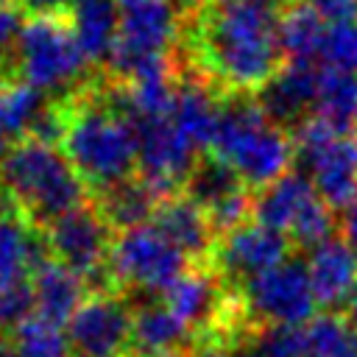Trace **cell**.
I'll list each match as a JSON object with an SVG mask.
<instances>
[{"mask_svg":"<svg viewBox=\"0 0 357 357\" xmlns=\"http://www.w3.org/2000/svg\"><path fill=\"white\" fill-rule=\"evenodd\" d=\"M307 357H357V332L343 315L321 312L304 326Z\"/></svg>","mask_w":357,"mask_h":357,"instance_id":"cell-26","label":"cell"},{"mask_svg":"<svg viewBox=\"0 0 357 357\" xmlns=\"http://www.w3.org/2000/svg\"><path fill=\"white\" fill-rule=\"evenodd\" d=\"M42 231H45L50 257L73 268L75 273H81L89 293H120L109 265L117 231L109 226L95 198L56 218Z\"/></svg>","mask_w":357,"mask_h":357,"instance_id":"cell-6","label":"cell"},{"mask_svg":"<svg viewBox=\"0 0 357 357\" xmlns=\"http://www.w3.org/2000/svg\"><path fill=\"white\" fill-rule=\"evenodd\" d=\"M245 3L259 6V8H268V11H282V8H287L293 0H245Z\"/></svg>","mask_w":357,"mask_h":357,"instance_id":"cell-37","label":"cell"},{"mask_svg":"<svg viewBox=\"0 0 357 357\" xmlns=\"http://www.w3.org/2000/svg\"><path fill=\"white\" fill-rule=\"evenodd\" d=\"M310 282L318 307L343 310L346 301L357 293V254L337 237L312 248L310 259Z\"/></svg>","mask_w":357,"mask_h":357,"instance_id":"cell-17","label":"cell"},{"mask_svg":"<svg viewBox=\"0 0 357 357\" xmlns=\"http://www.w3.org/2000/svg\"><path fill=\"white\" fill-rule=\"evenodd\" d=\"M31 284H33V298H36V315L56 326H67L70 318L75 315V310L89 296L84 276L75 273L73 268L61 265L53 257L45 259L33 271Z\"/></svg>","mask_w":357,"mask_h":357,"instance_id":"cell-18","label":"cell"},{"mask_svg":"<svg viewBox=\"0 0 357 357\" xmlns=\"http://www.w3.org/2000/svg\"><path fill=\"white\" fill-rule=\"evenodd\" d=\"M67 14L86 61L103 67L120 31L117 0H73Z\"/></svg>","mask_w":357,"mask_h":357,"instance_id":"cell-19","label":"cell"},{"mask_svg":"<svg viewBox=\"0 0 357 357\" xmlns=\"http://www.w3.org/2000/svg\"><path fill=\"white\" fill-rule=\"evenodd\" d=\"M153 226L178 251H184L192 265L209 262V254L218 243V234L209 223V215L184 192H176V195L159 201V206L153 212Z\"/></svg>","mask_w":357,"mask_h":357,"instance_id":"cell-15","label":"cell"},{"mask_svg":"<svg viewBox=\"0 0 357 357\" xmlns=\"http://www.w3.org/2000/svg\"><path fill=\"white\" fill-rule=\"evenodd\" d=\"M20 357H75L70 337L61 332V326L39 318L36 312L11 335Z\"/></svg>","mask_w":357,"mask_h":357,"instance_id":"cell-27","label":"cell"},{"mask_svg":"<svg viewBox=\"0 0 357 357\" xmlns=\"http://www.w3.org/2000/svg\"><path fill=\"white\" fill-rule=\"evenodd\" d=\"M229 357H307L304 326H243L229 340Z\"/></svg>","mask_w":357,"mask_h":357,"instance_id":"cell-23","label":"cell"},{"mask_svg":"<svg viewBox=\"0 0 357 357\" xmlns=\"http://www.w3.org/2000/svg\"><path fill=\"white\" fill-rule=\"evenodd\" d=\"M296 170H301L315 192L337 212L357 198V137L337 134L321 117H310L296 134Z\"/></svg>","mask_w":357,"mask_h":357,"instance_id":"cell-8","label":"cell"},{"mask_svg":"<svg viewBox=\"0 0 357 357\" xmlns=\"http://www.w3.org/2000/svg\"><path fill=\"white\" fill-rule=\"evenodd\" d=\"M340 234H343V243L357 254V198L340 212Z\"/></svg>","mask_w":357,"mask_h":357,"instance_id":"cell-34","label":"cell"},{"mask_svg":"<svg viewBox=\"0 0 357 357\" xmlns=\"http://www.w3.org/2000/svg\"><path fill=\"white\" fill-rule=\"evenodd\" d=\"M92 198H95V204L100 206L103 218L109 220V226L114 231L145 226L148 220H153V212L162 201L139 176H134L128 181H120V184H114L106 192L92 195Z\"/></svg>","mask_w":357,"mask_h":357,"instance_id":"cell-21","label":"cell"},{"mask_svg":"<svg viewBox=\"0 0 357 357\" xmlns=\"http://www.w3.org/2000/svg\"><path fill=\"white\" fill-rule=\"evenodd\" d=\"M315 14L326 22V25H337V22H354L357 20V0H307Z\"/></svg>","mask_w":357,"mask_h":357,"instance_id":"cell-31","label":"cell"},{"mask_svg":"<svg viewBox=\"0 0 357 357\" xmlns=\"http://www.w3.org/2000/svg\"><path fill=\"white\" fill-rule=\"evenodd\" d=\"M33 312H36V298L31 279L8 290H0V337H11Z\"/></svg>","mask_w":357,"mask_h":357,"instance_id":"cell-29","label":"cell"},{"mask_svg":"<svg viewBox=\"0 0 357 357\" xmlns=\"http://www.w3.org/2000/svg\"><path fill=\"white\" fill-rule=\"evenodd\" d=\"M312 117H321L337 134H349L357 126V75L321 67Z\"/></svg>","mask_w":357,"mask_h":357,"instance_id":"cell-25","label":"cell"},{"mask_svg":"<svg viewBox=\"0 0 357 357\" xmlns=\"http://www.w3.org/2000/svg\"><path fill=\"white\" fill-rule=\"evenodd\" d=\"M318 61L324 64V70L357 75V20L326 25L318 47Z\"/></svg>","mask_w":357,"mask_h":357,"instance_id":"cell-28","label":"cell"},{"mask_svg":"<svg viewBox=\"0 0 357 357\" xmlns=\"http://www.w3.org/2000/svg\"><path fill=\"white\" fill-rule=\"evenodd\" d=\"M0 198L45 229L92 198L59 145L22 137L0 153Z\"/></svg>","mask_w":357,"mask_h":357,"instance_id":"cell-3","label":"cell"},{"mask_svg":"<svg viewBox=\"0 0 357 357\" xmlns=\"http://www.w3.org/2000/svg\"><path fill=\"white\" fill-rule=\"evenodd\" d=\"M14 78H0V153L14 142L11 128H8V117H6V84Z\"/></svg>","mask_w":357,"mask_h":357,"instance_id":"cell-35","label":"cell"},{"mask_svg":"<svg viewBox=\"0 0 357 357\" xmlns=\"http://www.w3.org/2000/svg\"><path fill=\"white\" fill-rule=\"evenodd\" d=\"M326 31V22L315 14V8L307 0H293L287 8L279 11V45L284 53V61H318L321 36Z\"/></svg>","mask_w":357,"mask_h":357,"instance_id":"cell-24","label":"cell"},{"mask_svg":"<svg viewBox=\"0 0 357 357\" xmlns=\"http://www.w3.org/2000/svg\"><path fill=\"white\" fill-rule=\"evenodd\" d=\"M17 3L31 17H39V14H67L70 6H73V0H17Z\"/></svg>","mask_w":357,"mask_h":357,"instance_id":"cell-33","label":"cell"},{"mask_svg":"<svg viewBox=\"0 0 357 357\" xmlns=\"http://www.w3.org/2000/svg\"><path fill=\"white\" fill-rule=\"evenodd\" d=\"M109 265L120 293L126 298L142 296L139 304H148V301H156L159 293H167V287L192 262L156 226H134V229L117 231Z\"/></svg>","mask_w":357,"mask_h":357,"instance_id":"cell-7","label":"cell"},{"mask_svg":"<svg viewBox=\"0 0 357 357\" xmlns=\"http://www.w3.org/2000/svg\"><path fill=\"white\" fill-rule=\"evenodd\" d=\"M315 195L318 192H315L312 181L301 170H290L282 178H276L273 184H268L265 190H259V195L254 198V218L262 226L290 234L296 218Z\"/></svg>","mask_w":357,"mask_h":357,"instance_id":"cell-20","label":"cell"},{"mask_svg":"<svg viewBox=\"0 0 357 357\" xmlns=\"http://www.w3.org/2000/svg\"><path fill=\"white\" fill-rule=\"evenodd\" d=\"M137 137H139L137 176L159 198H170L181 192L201 151L181 134V128L170 117L137 123Z\"/></svg>","mask_w":357,"mask_h":357,"instance_id":"cell-12","label":"cell"},{"mask_svg":"<svg viewBox=\"0 0 357 357\" xmlns=\"http://www.w3.org/2000/svg\"><path fill=\"white\" fill-rule=\"evenodd\" d=\"M153 357H184V354H153Z\"/></svg>","mask_w":357,"mask_h":357,"instance_id":"cell-40","label":"cell"},{"mask_svg":"<svg viewBox=\"0 0 357 357\" xmlns=\"http://www.w3.org/2000/svg\"><path fill=\"white\" fill-rule=\"evenodd\" d=\"M181 190L204 212H209L218 204H223L226 198H231V195H237V192H243L248 187L226 159H220L212 151H204V153H198V159H195V165H192V170H190V176H187Z\"/></svg>","mask_w":357,"mask_h":357,"instance_id":"cell-22","label":"cell"},{"mask_svg":"<svg viewBox=\"0 0 357 357\" xmlns=\"http://www.w3.org/2000/svg\"><path fill=\"white\" fill-rule=\"evenodd\" d=\"M61 151L92 195L137 176L139 137L131 117L114 103L109 78L100 73L67 98Z\"/></svg>","mask_w":357,"mask_h":357,"instance_id":"cell-2","label":"cell"},{"mask_svg":"<svg viewBox=\"0 0 357 357\" xmlns=\"http://www.w3.org/2000/svg\"><path fill=\"white\" fill-rule=\"evenodd\" d=\"M0 357H20V351H17L11 337H0Z\"/></svg>","mask_w":357,"mask_h":357,"instance_id":"cell-38","label":"cell"},{"mask_svg":"<svg viewBox=\"0 0 357 357\" xmlns=\"http://www.w3.org/2000/svg\"><path fill=\"white\" fill-rule=\"evenodd\" d=\"M6 3H11V0H6Z\"/></svg>","mask_w":357,"mask_h":357,"instance_id":"cell-41","label":"cell"},{"mask_svg":"<svg viewBox=\"0 0 357 357\" xmlns=\"http://www.w3.org/2000/svg\"><path fill=\"white\" fill-rule=\"evenodd\" d=\"M354 131H357V126H354Z\"/></svg>","mask_w":357,"mask_h":357,"instance_id":"cell-42","label":"cell"},{"mask_svg":"<svg viewBox=\"0 0 357 357\" xmlns=\"http://www.w3.org/2000/svg\"><path fill=\"white\" fill-rule=\"evenodd\" d=\"M240 310L248 326L290 324L301 326L315 315V293L304 257H287L276 268L254 276L237 290Z\"/></svg>","mask_w":357,"mask_h":357,"instance_id":"cell-9","label":"cell"},{"mask_svg":"<svg viewBox=\"0 0 357 357\" xmlns=\"http://www.w3.org/2000/svg\"><path fill=\"white\" fill-rule=\"evenodd\" d=\"M343 318H346V324H349V326L357 332V293H354V296L346 301V307H343Z\"/></svg>","mask_w":357,"mask_h":357,"instance_id":"cell-36","label":"cell"},{"mask_svg":"<svg viewBox=\"0 0 357 357\" xmlns=\"http://www.w3.org/2000/svg\"><path fill=\"white\" fill-rule=\"evenodd\" d=\"M25 28V11L20 3L0 0V78H14V53Z\"/></svg>","mask_w":357,"mask_h":357,"instance_id":"cell-30","label":"cell"},{"mask_svg":"<svg viewBox=\"0 0 357 357\" xmlns=\"http://www.w3.org/2000/svg\"><path fill=\"white\" fill-rule=\"evenodd\" d=\"M134 310L123 293H89L67 324L75 357H128Z\"/></svg>","mask_w":357,"mask_h":357,"instance_id":"cell-11","label":"cell"},{"mask_svg":"<svg viewBox=\"0 0 357 357\" xmlns=\"http://www.w3.org/2000/svg\"><path fill=\"white\" fill-rule=\"evenodd\" d=\"M321 67L307 61H284L257 92V103L265 117L290 137L315 114Z\"/></svg>","mask_w":357,"mask_h":357,"instance_id":"cell-13","label":"cell"},{"mask_svg":"<svg viewBox=\"0 0 357 357\" xmlns=\"http://www.w3.org/2000/svg\"><path fill=\"white\" fill-rule=\"evenodd\" d=\"M178 3H181V6H184V11H187L190 6H195V3H201V0H178Z\"/></svg>","mask_w":357,"mask_h":357,"instance_id":"cell-39","label":"cell"},{"mask_svg":"<svg viewBox=\"0 0 357 357\" xmlns=\"http://www.w3.org/2000/svg\"><path fill=\"white\" fill-rule=\"evenodd\" d=\"M173 56L223 92H257L284 64L279 14L245 0H201L184 11Z\"/></svg>","mask_w":357,"mask_h":357,"instance_id":"cell-1","label":"cell"},{"mask_svg":"<svg viewBox=\"0 0 357 357\" xmlns=\"http://www.w3.org/2000/svg\"><path fill=\"white\" fill-rule=\"evenodd\" d=\"M209 151L226 159L248 190H265L296 162L293 137L265 117L254 92L223 95Z\"/></svg>","mask_w":357,"mask_h":357,"instance_id":"cell-4","label":"cell"},{"mask_svg":"<svg viewBox=\"0 0 357 357\" xmlns=\"http://www.w3.org/2000/svg\"><path fill=\"white\" fill-rule=\"evenodd\" d=\"M45 259H50L45 231L0 198V290L28 282Z\"/></svg>","mask_w":357,"mask_h":357,"instance_id":"cell-14","label":"cell"},{"mask_svg":"<svg viewBox=\"0 0 357 357\" xmlns=\"http://www.w3.org/2000/svg\"><path fill=\"white\" fill-rule=\"evenodd\" d=\"M198 335L165 304L148 301L134 307L131 324V351L128 357H153V354H187L195 346Z\"/></svg>","mask_w":357,"mask_h":357,"instance_id":"cell-16","label":"cell"},{"mask_svg":"<svg viewBox=\"0 0 357 357\" xmlns=\"http://www.w3.org/2000/svg\"><path fill=\"white\" fill-rule=\"evenodd\" d=\"M14 73L20 81L56 100L73 98L92 81L70 14H39L25 20L14 53Z\"/></svg>","mask_w":357,"mask_h":357,"instance_id":"cell-5","label":"cell"},{"mask_svg":"<svg viewBox=\"0 0 357 357\" xmlns=\"http://www.w3.org/2000/svg\"><path fill=\"white\" fill-rule=\"evenodd\" d=\"M184 357H229V343L220 335H201Z\"/></svg>","mask_w":357,"mask_h":357,"instance_id":"cell-32","label":"cell"},{"mask_svg":"<svg viewBox=\"0 0 357 357\" xmlns=\"http://www.w3.org/2000/svg\"><path fill=\"white\" fill-rule=\"evenodd\" d=\"M290 245L293 243L284 231L262 223H245L218 237L206 265L223 279L229 290L237 293L254 276L284 262L290 257Z\"/></svg>","mask_w":357,"mask_h":357,"instance_id":"cell-10","label":"cell"}]
</instances>
